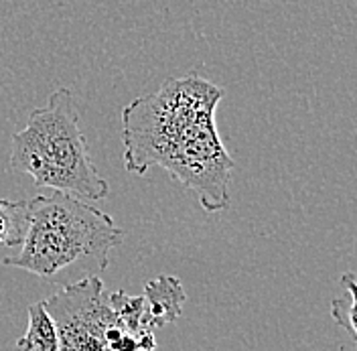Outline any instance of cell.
I'll return each instance as SVG.
<instances>
[{
	"mask_svg": "<svg viewBox=\"0 0 357 351\" xmlns=\"http://www.w3.org/2000/svg\"><path fill=\"white\" fill-rule=\"evenodd\" d=\"M341 285L345 286V299L343 297L335 299L333 303H331V315H333L335 323L347 331L351 335V339H356V274L354 272H345L341 276Z\"/></svg>",
	"mask_w": 357,
	"mask_h": 351,
	"instance_id": "ba28073f",
	"label": "cell"
},
{
	"mask_svg": "<svg viewBox=\"0 0 357 351\" xmlns=\"http://www.w3.org/2000/svg\"><path fill=\"white\" fill-rule=\"evenodd\" d=\"M26 207L29 225L21 252L2 264L49 283L100 274L110 264L112 250L124 238L106 211L69 193L37 195L26 201Z\"/></svg>",
	"mask_w": 357,
	"mask_h": 351,
	"instance_id": "7a4b0ae2",
	"label": "cell"
},
{
	"mask_svg": "<svg viewBox=\"0 0 357 351\" xmlns=\"http://www.w3.org/2000/svg\"><path fill=\"white\" fill-rule=\"evenodd\" d=\"M10 167L35 185L82 199H106L110 185L100 175L79 128V108L71 89H55L43 108L31 112L15 132Z\"/></svg>",
	"mask_w": 357,
	"mask_h": 351,
	"instance_id": "3957f363",
	"label": "cell"
},
{
	"mask_svg": "<svg viewBox=\"0 0 357 351\" xmlns=\"http://www.w3.org/2000/svg\"><path fill=\"white\" fill-rule=\"evenodd\" d=\"M223 96L222 86L189 73L132 100L122 110L124 169L140 177L160 167L195 193L207 214L225 211L236 163L215 122Z\"/></svg>",
	"mask_w": 357,
	"mask_h": 351,
	"instance_id": "6da1fadb",
	"label": "cell"
},
{
	"mask_svg": "<svg viewBox=\"0 0 357 351\" xmlns=\"http://www.w3.org/2000/svg\"><path fill=\"white\" fill-rule=\"evenodd\" d=\"M29 207L26 201L0 199V248L19 246L26 234Z\"/></svg>",
	"mask_w": 357,
	"mask_h": 351,
	"instance_id": "52a82bcc",
	"label": "cell"
},
{
	"mask_svg": "<svg viewBox=\"0 0 357 351\" xmlns=\"http://www.w3.org/2000/svg\"><path fill=\"white\" fill-rule=\"evenodd\" d=\"M26 331L17 341L15 351H59V335L51 315L45 308V301L33 303L26 308Z\"/></svg>",
	"mask_w": 357,
	"mask_h": 351,
	"instance_id": "8992f818",
	"label": "cell"
},
{
	"mask_svg": "<svg viewBox=\"0 0 357 351\" xmlns=\"http://www.w3.org/2000/svg\"><path fill=\"white\" fill-rule=\"evenodd\" d=\"M110 290L98 274L45 301L59 335V351H155V333H130L112 308Z\"/></svg>",
	"mask_w": 357,
	"mask_h": 351,
	"instance_id": "277c9868",
	"label": "cell"
},
{
	"mask_svg": "<svg viewBox=\"0 0 357 351\" xmlns=\"http://www.w3.org/2000/svg\"><path fill=\"white\" fill-rule=\"evenodd\" d=\"M144 303H146V317L153 327H162L175 323L185 305V288L177 276L162 274L156 276L144 286Z\"/></svg>",
	"mask_w": 357,
	"mask_h": 351,
	"instance_id": "5b68a950",
	"label": "cell"
}]
</instances>
